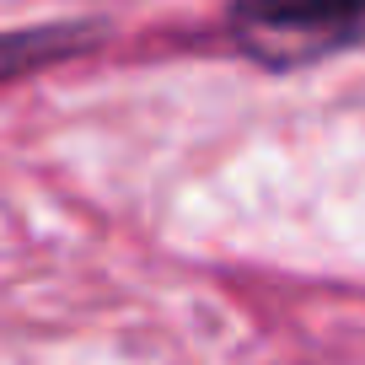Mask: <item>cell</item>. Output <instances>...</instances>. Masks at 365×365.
<instances>
[{"mask_svg": "<svg viewBox=\"0 0 365 365\" xmlns=\"http://www.w3.org/2000/svg\"><path fill=\"white\" fill-rule=\"evenodd\" d=\"M242 48L263 65H307L365 38V6H242L231 11Z\"/></svg>", "mask_w": 365, "mask_h": 365, "instance_id": "1", "label": "cell"}, {"mask_svg": "<svg viewBox=\"0 0 365 365\" xmlns=\"http://www.w3.org/2000/svg\"><path fill=\"white\" fill-rule=\"evenodd\" d=\"M103 33L97 22H54V27H22V33H0V81L43 70L65 54L91 48V38Z\"/></svg>", "mask_w": 365, "mask_h": 365, "instance_id": "2", "label": "cell"}]
</instances>
